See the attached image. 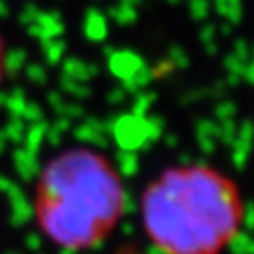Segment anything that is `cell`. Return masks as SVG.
Segmentation results:
<instances>
[{"mask_svg":"<svg viewBox=\"0 0 254 254\" xmlns=\"http://www.w3.org/2000/svg\"><path fill=\"white\" fill-rule=\"evenodd\" d=\"M151 125L153 117H137V115H123L113 125V134L117 141L127 149L141 145L151 136Z\"/></svg>","mask_w":254,"mask_h":254,"instance_id":"obj_3","label":"cell"},{"mask_svg":"<svg viewBox=\"0 0 254 254\" xmlns=\"http://www.w3.org/2000/svg\"><path fill=\"white\" fill-rule=\"evenodd\" d=\"M42 44H44V53H46V57H47V61H49V63L59 64L61 61H63L64 51H66L63 40L53 38V40H46V42H42Z\"/></svg>","mask_w":254,"mask_h":254,"instance_id":"obj_10","label":"cell"},{"mask_svg":"<svg viewBox=\"0 0 254 254\" xmlns=\"http://www.w3.org/2000/svg\"><path fill=\"white\" fill-rule=\"evenodd\" d=\"M139 209L149 241L162 254H222L245 222L236 183L205 164L164 170L145 187Z\"/></svg>","mask_w":254,"mask_h":254,"instance_id":"obj_1","label":"cell"},{"mask_svg":"<svg viewBox=\"0 0 254 254\" xmlns=\"http://www.w3.org/2000/svg\"><path fill=\"white\" fill-rule=\"evenodd\" d=\"M145 64L143 61L132 51H115L109 55V68L121 81L130 79L137 70H141Z\"/></svg>","mask_w":254,"mask_h":254,"instance_id":"obj_4","label":"cell"},{"mask_svg":"<svg viewBox=\"0 0 254 254\" xmlns=\"http://www.w3.org/2000/svg\"><path fill=\"white\" fill-rule=\"evenodd\" d=\"M27 32L36 36L38 40L46 42V40H53L63 34V21L57 17V13H38L36 19L27 25Z\"/></svg>","mask_w":254,"mask_h":254,"instance_id":"obj_5","label":"cell"},{"mask_svg":"<svg viewBox=\"0 0 254 254\" xmlns=\"http://www.w3.org/2000/svg\"><path fill=\"white\" fill-rule=\"evenodd\" d=\"M127 209V190L113 162L91 147L68 149L40 172L34 217L40 232L64 251L102 245Z\"/></svg>","mask_w":254,"mask_h":254,"instance_id":"obj_2","label":"cell"},{"mask_svg":"<svg viewBox=\"0 0 254 254\" xmlns=\"http://www.w3.org/2000/svg\"><path fill=\"white\" fill-rule=\"evenodd\" d=\"M83 30H85V36L94 40V42H102L104 38L108 36V17L102 15L100 11L91 9L87 11L85 21H83Z\"/></svg>","mask_w":254,"mask_h":254,"instance_id":"obj_6","label":"cell"},{"mask_svg":"<svg viewBox=\"0 0 254 254\" xmlns=\"http://www.w3.org/2000/svg\"><path fill=\"white\" fill-rule=\"evenodd\" d=\"M28 57L23 49H13V51H8L4 53V73H19L25 66H27Z\"/></svg>","mask_w":254,"mask_h":254,"instance_id":"obj_8","label":"cell"},{"mask_svg":"<svg viewBox=\"0 0 254 254\" xmlns=\"http://www.w3.org/2000/svg\"><path fill=\"white\" fill-rule=\"evenodd\" d=\"M201 42H203V46H205V47L215 46V28H213V27H205V28H203V36H201Z\"/></svg>","mask_w":254,"mask_h":254,"instance_id":"obj_16","label":"cell"},{"mask_svg":"<svg viewBox=\"0 0 254 254\" xmlns=\"http://www.w3.org/2000/svg\"><path fill=\"white\" fill-rule=\"evenodd\" d=\"M27 96L23 94V91H13L11 94H6V106L4 108L8 109V111H11L15 117H21V113H23V109L27 108Z\"/></svg>","mask_w":254,"mask_h":254,"instance_id":"obj_11","label":"cell"},{"mask_svg":"<svg viewBox=\"0 0 254 254\" xmlns=\"http://www.w3.org/2000/svg\"><path fill=\"white\" fill-rule=\"evenodd\" d=\"M154 102V94L149 91H141L137 92L136 100H134V108H132V115H137V117H147L149 109Z\"/></svg>","mask_w":254,"mask_h":254,"instance_id":"obj_12","label":"cell"},{"mask_svg":"<svg viewBox=\"0 0 254 254\" xmlns=\"http://www.w3.org/2000/svg\"><path fill=\"white\" fill-rule=\"evenodd\" d=\"M94 73H96V66L91 63L87 64L81 59H70V61L64 63V68H63L64 77H70V79H75V81H81V83L91 79Z\"/></svg>","mask_w":254,"mask_h":254,"instance_id":"obj_7","label":"cell"},{"mask_svg":"<svg viewBox=\"0 0 254 254\" xmlns=\"http://www.w3.org/2000/svg\"><path fill=\"white\" fill-rule=\"evenodd\" d=\"M109 13H111V17L115 19L117 23H121V25H130V23H134L137 15L136 8L130 6V4H125V2H119L117 6H113Z\"/></svg>","mask_w":254,"mask_h":254,"instance_id":"obj_9","label":"cell"},{"mask_svg":"<svg viewBox=\"0 0 254 254\" xmlns=\"http://www.w3.org/2000/svg\"><path fill=\"white\" fill-rule=\"evenodd\" d=\"M63 89L66 92H70L73 96H77V98H81V96H87L89 94V89H87V85L81 81H75V79H70V77H64L63 75Z\"/></svg>","mask_w":254,"mask_h":254,"instance_id":"obj_13","label":"cell"},{"mask_svg":"<svg viewBox=\"0 0 254 254\" xmlns=\"http://www.w3.org/2000/svg\"><path fill=\"white\" fill-rule=\"evenodd\" d=\"M192 17L201 19L209 13V0H189Z\"/></svg>","mask_w":254,"mask_h":254,"instance_id":"obj_15","label":"cell"},{"mask_svg":"<svg viewBox=\"0 0 254 254\" xmlns=\"http://www.w3.org/2000/svg\"><path fill=\"white\" fill-rule=\"evenodd\" d=\"M6 13H8L6 4H4V0H0V17H6Z\"/></svg>","mask_w":254,"mask_h":254,"instance_id":"obj_18","label":"cell"},{"mask_svg":"<svg viewBox=\"0 0 254 254\" xmlns=\"http://www.w3.org/2000/svg\"><path fill=\"white\" fill-rule=\"evenodd\" d=\"M25 73L30 81L34 83H44L46 81V68L42 64H28L25 68Z\"/></svg>","mask_w":254,"mask_h":254,"instance_id":"obj_14","label":"cell"},{"mask_svg":"<svg viewBox=\"0 0 254 254\" xmlns=\"http://www.w3.org/2000/svg\"><path fill=\"white\" fill-rule=\"evenodd\" d=\"M4 44H2V38H0V81H2V75H4Z\"/></svg>","mask_w":254,"mask_h":254,"instance_id":"obj_17","label":"cell"}]
</instances>
